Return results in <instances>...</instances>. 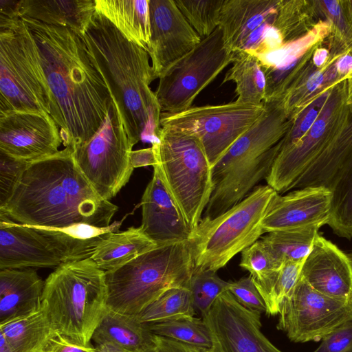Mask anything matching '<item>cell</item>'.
<instances>
[{"instance_id":"cell-35","label":"cell","mask_w":352,"mask_h":352,"mask_svg":"<svg viewBox=\"0 0 352 352\" xmlns=\"http://www.w3.org/2000/svg\"><path fill=\"white\" fill-rule=\"evenodd\" d=\"M195 311L190 290L175 287L167 290L135 316L140 322L148 324L195 316Z\"/></svg>"},{"instance_id":"cell-23","label":"cell","mask_w":352,"mask_h":352,"mask_svg":"<svg viewBox=\"0 0 352 352\" xmlns=\"http://www.w3.org/2000/svg\"><path fill=\"white\" fill-rule=\"evenodd\" d=\"M301 277L328 296L352 301V261L335 244L318 234L304 261Z\"/></svg>"},{"instance_id":"cell-37","label":"cell","mask_w":352,"mask_h":352,"mask_svg":"<svg viewBox=\"0 0 352 352\" xmlns=\"http://www.w3.org/2000/svg\"><path fill=\"white\" fill-rule=\"evenodd\" d=\"M304 261L284 263L267 280L254 283L264 300L266 314H279L283 302L292 293L298 283Z\"/></svg>"},{"instance_id":"cell-54","label":"cell","mask_w":352,"mask_h":352,"mask_svg":"<svg viewBox=\"0 0 352 352\" xmlns=\"http://www.w3.org/2000/svg\"><path fill=\"white\" fill-rule=\"evenodd\" d=\"M210 352H217V351L215 350H214L212 348H211Z\"/></svg>"},{"instance_id":"cell-38","label":"cell","mask_w":352,"mask_h":352,"mask_svg":"<svg viewBox=\"0 0 352 352\" xmlns=\"http://www.w3.org/2000/svg\"><path fill=\"white\" fill-rule=\"evenodd\" d=\"M189 24L202 38L219 27L224 0H175Z\"/></svg>"},{"instance_id":"cell-51","label":"cell","mask_w":352,"mask_h":352,"mask_svg":"<svg viewBox=\"0 0 352 352\" xmlns=\"http://www.w3.org/2000/svg\"><path fill=\"white\" fill-rule=\"evenodd\" d=\"M346 103L352 106V77L346 80Z\"/></svg>"},{"instance_id":"cell-18","label":"cell","mask_w":352,"mask_h":352,"mask_svg":"<svg viewBox=\"0 0 352 352\" xmlns=\"http://www.w3.org/2000/svg\"><path fill=\"white\" fill-rule=\"evenodd\" d=\"M151 47L156 78L192 50L201 38L189 24L175 0H149Z\"/></svg>"},{"instance_id":"cell-41","label":"cell","mask_w":352,"mask_h":352,"mask_svg":"<svg viewBox=\"0 0 352 352\" xmlns=\"http://www.w3.org/2000/svg\"><path fill=\"white\" fill-rule=\"evenodd\" d=\"M331 89L316 98L293 119L292 126L280 141L279 153L296 144L308 132L326 103Z\"/></svg>"},{"instance_id":"cell-31","label":"cell","mask_w":352,"mask_h":352,"mask_svg":"<svg viewBox=\"0 0 352 352\" xmlns=\"http://www.w3.org/2000/svg\"><path fill=\"white\" fill-rule=\"evenodd\" d=\"M56 333L42 308L0 324L14 352H38Z\"/></svg>"},{"instance_id":"cell-30","label":"cell","mask_w":352,"mask_h":352,"mask_svg":"<svg viewBox=\"0 0 352 352\" xmlns=\"http://www.w3.org/2000/svg\"><path fill=\"white\" fill-rule=\"evenodd\" d=\"M232 67L226 74L223 82L236 85V101L260 105L265 96V76L257 57L246 51L233 52Z\"/></svg>"},{"instance_id":"cell-40","label":"cell","mask_w":352,"mask_h":352,"mask_svg":"<svg viewBox=\"0 0 352 352\" xmlns=\"http://www.w3.org/2000/svg\"><path fill=\"white\" fill-rule=\"evenodd\" d=\"M239 265L250 272L254 283H261L267 280L283 265L261 239L241 252Z\"/></svg>"},{"instance_id":"cell-55","label":"cell","mask_w":352,"mask_h":352,"mask_svg":"<svg viewBox=\"0 0 352 352\" xmlns=\"http://www.w3.org/2000/svg\"><path fill=\"white\" fill-rule=\"evenodd\" d=\"M349 257H350V258H351V260L352 261V254H351V256Z\"/></svg>"},{"instance_id":"cell-17","label":"cell","mask_w":352,"mask_h":352,"mask_svg":"<svg viewBox=\"0 0 352 352\" xmlns=\"http://www.w3.org/2000/svg\"><path fill=\"white\" fill-rule=\"evenodd\" d=\"M63 140L47 113L13 111L0 115V153L32 163L57 153Z\"/></svg>"},{"instance_id":"cell-25","label":"cell","mask_w":352,"mask_h":352,"mask_svg":"<svg viewBox=\"0 0 352 352\" xmlns=\"http://www.w3.org/2000/svg\"><path fill=\"white\" fill-rule=\"evenodd\" d=\"M95 0H19L18 14L46 24L69 28L82 36L96 12Z\"/></svg>"},{"instance_id":"cell-45","label":"cell","mask_w":352,"mask_h":352,"mask_svg":"<svg viewBox=\"0 0 352 352\" xmlns=\"http://www.w3.org/2000/svg\"><path fill=\"white\" fill-rule=\"evenodd\" d=\"M38 352H96V347L93 344L80 345L56 333Z\"/></svg>"},{"instance_id":"cell-19","label":"cell","mask_w":352,"mask_h":352,"mask_svg":"<svg viewBox=\"0 0 352 352\" xmlns=\"http://www.w3.org/2000/svg\"><path fill=\"white\" fill-rule=\"evenodd\" d=\"M280 0H224L219 19L226 46L232 52L258 53L264 46Z\"/></svg>"},{"instance_id":"cell-3","label":"cell","mask_w":352,"mask_h":352,"mask_svg":"<svg viewBox=\"0 0 352 352\" xmlns=\"http://www.w3.org/2000/svg\"><path fill=\"white\" fill-rule=\"evenodd\" d=\"M82 37L118 107L133 145L146 136L158 140L162 111L150 87L156 78L148 53L97 11Z\"/></svg>"},{"instance_id":"cell-7","label":"cell","mask_w":352,"mask_h":352,"mask_svg":"<svg viewBox=\"0 0 352 352\" xmlns=\"http://www.w3.org/2000/svg\"><path fill=\"white\" fill-rule=\"evenodd\" d=\"M276 192L267 184L258 186L217 217H202L187 241L193 271L217 272L258 241L265 234L262 222Z\"/></svg>"},{"instance_id":"cell-22","label":"cell","mask_w":352,"mask_h":352,"mask_svg":"<svg viewBox=\"0 0 352 352\" xmlns=\"http://www.w3.org/2000/svg\"><path fill=\"white\" fill-rule=\"evenodd\" d=\"M143 232L159 245L187 241L192 230L183 213L153 168L152 179L142 195Z\"/></svg>"},{"instance_id":"cell-16","label":"cell","mask_w":352,"mask_h":352,"mask_svg":"<svg viewBox=\"0 0 352 352\" xmlns=\"http://www.w3.org/2000/svg\"><path fill=\"white\" fill-rule=\"evenodd\" d=\"M201 318L217 352H283L261 332V313L242 306L229 291L222 293Z\"/></svg>"},{"instance_id":"cell-15","label":"cell","mask_w":352,"mask_h":352,"mask_svg":"<svg viewBox=\"0 0 352 352\" xmlns=\"http://www.w3.org/2000/svg\"><path fill=\"white\" fill-rule=\"evenodd\" d=\"M278 315L277 329L291 341H318L352 320V301L324 295L300 276L292 293L283 302Z\"/></svg>"},{"instance_id":"cell-48","label":"cell","mask_w":352,"mask_h":352,"mask_svg":"<svg viewBox=\"0 0 352 352\" xmlns=\"http://www.w3.org/2000/svg\"><path fill=\"white\" fill-rule=\"evenodd\" d=\"M338 74L340 77L349 80L352 77V52L342 55L336 61Z\"/></svg>"},{"instance_id":"cell-46","label":"cell","mask_w":352,"mask_h":352,"mask_svg":"<svg viewBox=\"0 0 352 352\" xmlns=\"http://www.w3.org/2000/svg\"><path fill=\"white\" fill-rule=\"evenodd\" d=\"M157 349L159 352H210V349L188 345L169 338L155 335Z\"/></svg>"},{"instance_id":"cell-36","label":"cell","mask_w":352,"mask_h":352,"mask_svg":"<svg viewBox=\"0 0 352 352\" xmlns=\"http://www.w3.org/2000/svg\"><path fill=\"white\" fill-rule=\"evenodd\" d=\"M146 326L156 336L199 348L213 346L210 331L202 318L183 317Z\"/></svg>"},{"instance_id":"cell-2","label":"cell","mask_w":352,"mask_h":352,"mask_svg":"<svg viewBox=\"0 0 352 352\" xmlns=\"http://www.w3.org/2000/svg\"><path fill=\"white\" fill-rule=\"evenodd\" d=\"M118 210L96 192L77 165L73 148L66 146L31 163L0 212L21 224L106 228Z\"/></svg>"},{"instance_id":"cell-32","label":"cell","mask_w":352,"mask_h":352,"mask_svg":"<svg viewBox=\"0 0 352 352\" xmlns=\"http://www.w3.org/2000/svg\"><path fill=\"white\" fill-rule=\"evenodd\" d=\"M319 226L267 232L261 238L281 264L304 261L319 234Z\"/></svg>"},{"instance_id":"cell-1","label":"cell","mask_w":352,"mask_h":352,"mask_svg":"<svg viewBox=\"0 0 352 352\" xmlns=\"http://www.w3.org/2000/svg\"><path fill=\"white\" fill-rule=\"evenodd\" d=\"M32 32L51 94L50 115L63 144L72 148L89 140L104 122L112 98L74 30L21 18Z\"/></svg>"},{"instance_id":"cell-26","label":"cell","mask_w":352,"mask_h":352,"mask_svg":"<svg viewBox=\"0 0 352 352\" xmlns=\"http://www.w3.org/2000/svg\"><path fill=\"white\" fill-rule=\"evenodd\" d=\"M352 158V112L342 127L298 178L293 188L322 186L329 189L341 168Z\"/></svg>"},{"instance_id":"cell-34","label":"cell","mask_w":352,"mask_h":352,"mask_svg":"<svg viewBox=\"0 0 352 352\" xmlns=\"http://www.w3.org/2000/svg\"><path fill=\"white\" fill-rule=\"evenodd\" d=\"M317 16H324L331 25L329 48L352 52V1H312Z\"/></svg>"},{"instance_id":"cell-10","label":"cell","mask_w":352,"mask_h":352,"mask_svg":"<svg viewBox=\"0 0 352 352\" xmlns=\"http://www.w3.org/2000/svg\"><path fill=\"white\" fill-rule=\"evenodd\" d=\"M100 237L78 239L55 228L14 222L0 212V270L57 267L90 258Z\"/></svg>"},{"instance_id":"cell-12","label":"cell","mask_w":352,"mask_h":352,"mask_svg":"<svg viewBox=\"0 0 352 352\" xmlns=\"http://www.w3.org/2000/svg\"><path fill=\"white\" fill-rule=\"evenodd\" d=\"M232 59L233 52L226 46L218 27L159 78L155 94L162 113H175L190 108Z\"/></svg>"},{"instance_id":"cell-6","label":"cell","mask_w":352,"mask_h":352,"mask_svg":"<svg viewBox=\"0 0 352 352\" xmlns=\"http://www.w3.org/2000/svg\"><path fill=\"white\" fill-rule=\"evenodd\" d=\"M193 263L188 241L160 245L105 272L107 309L137 316L167 290L190 289Z\"/></svg>"},{"instance_id":"cell-20","label":"cell","mask_w":352,"mask_h":352,"mask_svg":"<svg viewBox=\"0 0 352 352\" xmlns=\"http://www.w3.org/2000/svg\"><path fill=\"white\" fill-rule=\"evenodd\" d=\"M331 191L322 186L298 188L285 195L272 197L262 226L265 233L328 224L331 216Z\"/></svg>"},{"instance_id":"cell-43","label":"cell","mask_w":352,"mask_h":352,"mask_svg":"<svg viewBox=\"0 0 352 352\" xmlns=\"http://www.w3.org/2000/svg\"><path fill=\"white\" fill-rule=\"evenodd\" d=\"M228 291L244 307L261 314L266 311L264 300L250 275L230 282Z\"/></svg>"},{"instance_id":"cell-13","label":"cell","mask_w":352,"mask_h":352,"mask_svg":"<svg viewBox=\"0 0 352 352\" xmlns=\"http://www.w3.org/2000/svg\"><path fill=\"white\" fill-rule=\"evenodd\" d=\"M264 111L260 105L236 101L191 107L175 113H162L160 126L196 137L212 167Z\"/></svg>"},{"instance_id":"cell-27","label":"cell","mask_w":352,"mask_h":352,"mask_svg":"<svg viewBox=\"0 0 352 352\" xmlns=\"http://www.w3.org/2000/svg\"><path fill=\"white\" fill-rule=\"evenodd\" d=\"M159 245L141 227H131L102 235L97 241L91 258L104 272L116 270Z\"/></svg>"},{"instance_id":"cell-8","label":"cell","mask_w":352,"mask_h":352,"mask_svg":"<svg viewBox=\"0 0 352 352\" xmlns=\"http://www.w3.org/2000/svg\"><path fill=\"white\" fill-rule=\"evenodd\" d=\"M51 94L38 46L19 16H0V115L50 114Z\"/></svg>"},{"instance_id":"cell-47","label":"cell","mask_w":352,"mask_h":352,"mask_svg":"<svg viewBox=\"0 0 352 352\" xmlns=\"http://www.w3.org/2000/svg\"><path fill=\"white\" fill-rule=\"evenodd\" d=\"M130 163L133 169L146 166H154L157 162L153 148L151 146L132 151L130 154Z\"/></svg>"},{"instance_id":"cell-39","label":"cell","mask_w":352,"mask_h":352,"mask_svg":"<svg viewBox=\"0 0 352 352\" xmlns=\"http://www.w3.org/2000/svg\"><path fill=\"white\" fill-rule=\"evenodd\" d=\"M230 284V282L221 279L215 272L193 271L190 290L195 309L201 317L222 293L228 291Z\"/></svg>"},{"instance_id":"cell-4","label":"cell","mask_w":352,"mask_h":352,"mask_svg":"<svg viewBox=\"0 0 352 352\" xmlns=\"http://www.w3.org/2000/svg\"><path fill=\"white\" fill-rule=\"evenodd\" d=\"M264 111L212 167L213 188L202 217L214 218L242 201L265 179L292 121L279 100L264 101Z\"/></svg>"},{"instance_id":"cell-53","label":"cell","mask_w":352,"mask_h":352,"mask_svg":"<svg viewBox=\"0 0 352 352\" xmlns=\"http://www.w3.org/2000/svg\"><path fill=\"white\" fill-rule=\"evenodd\" d=\"M148 352H159V351L157 350V347H156L155 349H152V350H151V351H148Z\"/></svg>"},{"instance_id":"cell-21","label":"cell","mask_w":352,"mask_h":352,"mask_svg":"<svg viewBox=\"0 0 352 352\" xmlns=\"http://www.w3.org/2000/svg\"><path fill=\"white\" fill-rule=\"evenodd\" d=\"M331 34L327 20L320 19L300 37L269 52L255 55L265 76V99L280 96L296 74L312 58L316 47Z\"/></svg>"},{"instance_id":"cell-44","label":"cell","mask_w":352,"mask_h":352,"mask_svg":"<svg viewBox=\"0 0 352 352\" xmlns=\"http://www.w3.org/2000/svg\"><path fill=\"white\" fill-rule=\"evenodd\" d=\"M319 348L324 352H352V320L324 337Z\"/></svg>"},{"instance_id":"cell-14","label":"cell","mask_w":352,"mask_h":352,"mask_svg":"<svg viewBox=\"0 0 352 352\" xmlns=\"http://www.w3.org/2000/svg\"><path fill=\"white\" fill-rule=\"evenodd\" d=\"M346 80L331 89L317 120L305 136L288 150L278 153L265 177L267 184L278 194L293 188L350 116L352 106L346 103Z\"/></svg>"},{"instance_id":"cell-11","label":"cell","mask_w":352,"mask_h":352,"mask_svg":"<svg viewBox=\"0 0 352 352\" xmlns=\"http://www.w3.org/2000/svg\"><path fill=\"white\" fill-rule=\"evenodd\" d=\"M133 146L118 107L112 100L100 127L89 140L73 148V156L96 192L110 201L132 175Z\"/></svg>"},{"instance_id":"cell-52","label":"cell","mask_w":352,"mask_h":352,"mask_svg":"<svg viewBox=\"0 0 352 352\" xmlns=\"http://www.w3.org/2000/svg\"><path fill=\"white\" fill-rule=\"evenodd\" d=\"M314 352H324L322 350H321L319 347L317 348Z\"/></svg>"},{"instance_id":"cell-28","label":"cell","mask_w":352,"mask_h":352,"mask_svg":"<svg viewBox=\"0 0 352 352\" xmlns=\"http://www.w3.org/2000/svg\"><path fill=\"white\" fill-rule=\"evenodd\" d=\"M91 341L96 345L112 344L126 352H148L157 347L155 335L135 316L109 309L95 330Z\"/></svg>"},{"instance_id":"cell-29","label":"cell","mask_w":352,"mask_h":352,"mask_svg":"<svg viewBox=\"0 0 352 352\" xmlns=\"http://www.w3.org/2000/svg\"><path fill=\"white\" fill-rule=\"evenodd\" d=\"M96 10L129 40L145 50L151 47L149 0H95Z\"/></svg>"},{"instance_id":"cell-9","label":"cell","mask_w":352,"mask_h":352,"mask_svg":"<svg viewBox=\"0 0 352 352\" xmlns=\"http://www.w3.org/2000/svg\"><path fill=\"white\" fill-rule=\"evenodd\" d=\"M152 144L159 173L192 230L199 223L212 192V166L195 136L161 127Z\"/></svg>"},{"instance_id":"cell-50","label":"cell","mask_w":352,"mask_h":352,"mask_svg":"<svg viewBox=\"0 0 352 352\" xmlns=\"http://www.w3.org/2000/svg\"><path fill=\"white\" fill-rule=\"evenodd\" d=\"M96 352H126L112 344L104 343L96 345Z\"/></svg>"},{"instance_id":"cell-49","label":"cell","mask_w":352,"mask_h":352,"mask_svg":"<svg viewBox=\"0 0 352 352\" xmlns=\"http://www.w3.org/2000/svg\"><path fill=\"white\" fill-rule=\"evenodd\" d=\"M330 55V50L324 47H317L313 54L311 62L313 65L320 68L322 67L327 61Z\"/></svg>"},{"instance_id":"cell-5","label":"cell","mask_w":352,"mask_h":352,"mask_svg":"<svg viewBox=\"0 0 352 352\" xmlns=\"http://www.w3.org/2000/svg\"><path fill=\"white\" fill-rule=\"evenodd\" d=\"M105 272L91 258L63 263L45 279L41 308L58 334L82 345L107 312Z\"/></svg>"},{"instance_id":"cell-42","label":"cell","mask_w":352,"mask_h":352,"mask_svg":"<svg viewBox=\"0 0 352 352\" xmlns=\"http://www.w3.org/2000/svg\"><path fill=\"white\" fill-rule=\"evenodd\" d=\"M30 164L0 153V208L10 200Z\"/></svg>"},{"instance_id":"cell-33","label":"cell","mask_w":352,"mask_h":352,"mask_svg":"<svg viewBox=\"0 0 352 352\" xmlns=\"http://www.w3.org/2000/svg\"><path fill=\"white\" fill-rule=\"evenodd\" d=\"M331 216L328 225L335 234L352 238V158L341 168L329 188Z\"/></svg>"},{"instance_id":"cell-24","label":"cell","mask_w":352,"mask_h":352,"mask_svg":"<svg viewBox=\"0 0 352 352\" xmlns=\"http://www.w3.org/2000/svg\"><path fill=\"white\" fill-rule=\"evenodd\" d=\"M44 284L33 268L0 270V324L41 309Z\"/></svg>"}]
</instances>
